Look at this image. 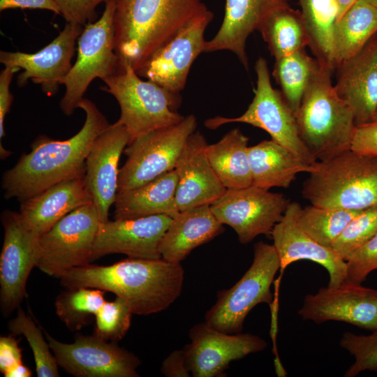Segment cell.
Returning a JSON list of instances; mask_svg holds the SVG:
<instances>
[{
	"instance_id": "cell-1",
	"label": "cell",
	"mask_w": 377,
	"mask_h": 377,
	"mask_svg": "<svg viewBox=\"0 0 377 377\" xmlns=\"http://www.w3.org/2000/svg\"><path fill=\"white\" fill-rule=\"evenodd\" d=\"M78 108L84 112L85 120L75 135L64 140L38 137L32 142L31 151L22 154L3 174L1 187L6 198L22 202L55 184L84 175L90 149L109 124L90 100L83 98Z\"/></svg>"
},
{
	"instance_id": "cell-2",
	"label": "cell",
	"mask_w": 377,
	"mask_h": 377,
	"mask_svg": "<svg viewBox=\"0 0 377 377\" xmlns=\"http://www.w3.org/2000/svg\"><path fill=\"white\" fill-rule=\"evenodd\" d=\"M66 288L88 287L124 300L133 314L149 315L169 307L181 295L184 270L163 258H128L110 265L88 264L59 276Z\"/></svg>"
},
{
	"instance_id": "cell-3",
	"label": "cell",
	"mask_w": 377,
	"mask_h": 377,
	"mask_svg": "<svg viewBox=\"0 0 377 377\" xmlns=\"http://www.w3.org/2000/svg\"><path fill=\"white\" fill-rule=\"evenodd\" d=\"M207 7L202 0H115V52L135 71L180 27Z\"/></svg>"
},
{
	"instance_id": "cell-4",
	"label": "cell",
	"mask_w": 377,
	"mask_h": 377,
	"mask_svg": "<svg viewBox=\"0 0 377 377\" xmlns=\"http://www.w3.org/2000/svg\"><path fill=\"white\" fill-rule=\"evenodd\" d=\"M332 72L320 64L295 113L300 136L317 161L351 149L356 128L351 107L332 84Z\"/></svg>"
},
{
	"instance_id": "cell-5",
	"label": "cell",
	"mask_w": 377,
	"mask_h": 377,
	"mask_svg": "<svg viewBox=\"0 0 377 377\" xmlns=\"http://www.w3.org/2000/svg\"><path fill=\"white\" fill-rule=\"evenodd\" d=\"M315 166L301 191L311 205L350 210L377 205V156L350 149Z\"/></svg>"
},
{
	"instance_id": "cell-6",
	"label": "cell",
	"mask_w": 377,
	"mask_h": 377,
	"mask_svg": "<svg viewBox=\"0 0 377 377\" xmlns=\"http://www.w3.org/2000/svg\"><path fill=\"white\" fill-rule=\"evenodd\" d=\"M103 82L105 84L103 89L119 105L118 121L126 128L129 142L148 132L177 124L184 117L175 111L180 104L179 94L142 80L128 64L120 66Z\"/></svg>"
},
{
	"instance_id": "cell-7",
	"label": "cell",
	"mask_w": 377,
	"mask_h": 377,
	"mask_svg": "<svg viewBox=\"0 0 377 377\" xmlns=\"http://www.w3.org/2000/svg\"><path fill=\"white\" fill-rule=\"evenodd\" d=\"M280 267L274 246L256 243L251 265L233 286L217 293L216 301L205 313V322L223 332H241L253 307L272 302L270 287Z\"/></svg>"
},
{
	"instance_id": "cell-8",
	"label": "cell",
	"mask_w": 377,
	"mask_h": 377,
	"mask_svg": "<svg viewBox=\"0 0 377 377\" xmlns=\"http://www.w3.org/2000/svg\"><path fill=\"white\" fill-rule=\"evenodd\" d=\"M115 0H108L101 17L86 24L78 38L77 59L61 84L66 90L60 108L71 116L96 78L101 80L119 68L115 52L114 15Z\"/></svg>"
},
{
	"instance_id": "cell-9",
	"label": "cell",
	"mask_w": 377,
	"mask_h": 377,
	"mask_svg": "<svg viewBox=\"0 0 377 377\" xmlns=\"http://www.w3.org/2000/svg\"><path fill=\"white\" fill-rule=\"evenodd\" d=\"M256 87L246 111L237 117L216 116L204 124L209 129L230 123H244L265 131L277 143L285 147L304 163L317 162L302 142L294 111L282 92L273 88L267 61L260 57L256 62Z\"/></svg>"
},
{
	"instance_id": "cell-10",
	"label": "cell",
	"mask_w": 377,
	"mask_h": 377,
	"mask_svg": "<svg viewBox=\"0 0 377 377\" xmlns=\"http://www.w3.org/2000/svg\"><path fill=\"white\" fill-rule=\"evenodd\" d=\"M196 118L185 116L177 124L141 135L124 152L126 160L119 169L117 193L140 186L172 170L190 135Z\"/></svg>"
},
{
	"instance_id": "cell-11",
	"label": "cell",
	"mask_w": 377,
	"mask_h": 377,
	"mask_svg": "<svg viewBox=\"0 0 377 377\" xmlns=\"http://www.w3.org/2000/svg\"><path fill=\"white\" fill-rule=\"evenodd\" d=\"M99 224L93 202L66 214L40 236L36 267L58 278L72 268L89 264Z\"/></svg>"
},
{
	"instance_id": "cell-12",
	"label": "cell",
	"mask_w": 377,
	"mask_h": 377,
	"mask_svg": "<svg viewBox=\"0 0 377 377\" xmlns=\"http://www.w3.org/2000/svg\"><path fill=\"white\" fill-rule=\"evenodd\" d=\"M213 17L207 8L191 18L145 61L136 71L138 75L179 94L193 63L205 52V32Z\"/></svg>"
},
{
	"instance_id": "cell-13",
	"label": "cell",
	"mask_w": 377,
	"mask_h": 377,
	"mask_svg": "<svg viewBox=\"0 0 377 377\" xmlns=\"http://www.w3.org/2000/svg\"><path fill=\"white\" fill-rule=\"evenodd\" d=\"M290 202L283 193L251 185L227 189L210 207L218 221L232 228L239 242L246 244L260 235H271Z\"/></svg>"
},
{
	"instance_id": "cell-14",
	"label": "cell",
	"mask_w": 377,
	"mask_h": 377,
	"mask_svg": "<svg viewBox=\"0 0 377 377\" xmlns=\"http://www.w3.org/2000/svg\"><path fill=\"white\" fill-rule=\"evenodd\" d=\"M45 337L58 365L76 377H138L141 364L133 353L116 342L103 340L94 334H79L74 342H61L46 331Z\"/></svg>"
},
{
	"instance_id": "cell-15",
	"label": "cell",
	"mask_w": 377,
	"mask_h": 377,
	"mask_svg": "<svg viewBox=\"0 0 377 377\" xmlns=\"http://www.w3.org/2000/svg\"><path fill=\"white\" fill-rule=\"evenodd\" d=\"M1 219L0 306L2 313L9 316L22 302L29 275L37 265L40 237L24 224L19 212L5 210Z\"/></svg>"
},
{
	"instance_id": "cell-16",
	"label": "cell",
	"mask_w": 377,
	"mask_h": 377,
	"mask_svg": "<svg viewBox=\"0 0 377 377\" xmlns=\"http://www.w3.org/2000/svg\"><path fill=\"white\" fill-rule=\"evenodd\" d=\"M191 342L184 347L187 364L194 377H215L223 374L232 361L265 350L266 341L249 333L228 334L206 322L189 331Z\"/></svg>"
},
{
	"instance_id": "cell-17",
	"label": "cell",
	"mask_w": 377,
	"mask_h": 377,
	"mask_svg": "<svg viewBox=\"0 0 377 377\" xmlns=\"http://www.w3.org/2000/svg\"><path fill=\"white\" fill-rule=\"evenodd\" d=\"M298 313L318 324L341 321L373 332L377 330V290L346 279L306 295Z\"/></svg>"
},
{
	"instance_id": "cell-18",
	"label": "cell",
	"mask_w": 377,
	"mask_h": 377,
	"mask_svg": "<svg viewBox=\"0 0 377 377\" xmlns=\"http://www.w3.org/2000/svg\"><path fill=\"white\" fill-rule=\"evenodd\" d=\"M83 28L66 22L59 35L39 51L34 53L1 51L0 62L4 66L22 70L17 77L19 86H24L31 80L39 84L47 96H52L57 93L59 85L72 67L75 42Z\"/></svg>"
},
{
	"instance_id": "cell-19",
	"label": "cell",
	"mask_w": 377,
	"mask_h": 377,
	"mask_svg": "<svg viewBox=\"0 0 377 377\" xmlns=\"http://www.w3.org/2000/svg\"><path fill=\"white\" fill-rule=\"evenodd\" d=\"M129 141L126 128L117 121L98 135L87 157L84 183L100 223L109 220V211L117 195L119 161Z\"/></svg>"
},
{
	"instance_id": "cell-20",
	"label": "cell",
	"mask_w": 377,
	"mask_h": 377,
	"mask_svg": "<svg viewBox=\"0 0 377 377\" xmlns=\"http://www.w3.org/2000/svg\"><path fill=\"white\" fill-rule=\"evenodd\" d=\"M172 219L169 214H157L100 223L92 261L112 253L135 258H161L160 244Z\"/></svg>"
},
{
	"instance_id": "cell-21",
	"label": "cell",
	"mask_w": 377,
	"mask_h": 377,
	"mask_svg": "<svg viewBox=\"0 0 377 377\" xmlns=\"http://www.w3.org/2000/svg\"><path fill=\"white\" fill-rule=\"evenodd\" d=\"M302 208L298 202H290L272 231L273 245L280 260V271L282 273L297 260H309L326 269L328 286H337L347 279L346 261L332 248L321 245L301 228L298 218Z\"/></svg>"
},
{
	"instance_id": "cell-22",
	"label": "cell",
	"mask_w": 377,
	"mask_h": 377,
	"mask_svg": "<svg viewBox=\"0 0 377 377\" xmlns=\"http://www.w3.org/2000/svg\"><path fill=\"white\" fill-rule=\"evenodd\" d=\"M204 135L195 131L188 138L175 165L177 186L175 203L178 211L211 205L227 190L207 157Z\"/></svg>"
},
{
	"instance_id": "cell-23",
	"label": "cell",
	"mask_w": 377,
	"mask_h": 377,
	"mask_svg": "<svg viewBox=\"0 0 377 377\" xmlns=\"http://www.w3.org/2000/svg\"><path fill=\"white\" fill-rule=\"evenodd\" d=\"M290 1L226 0L223 22L215 36L206 41L205 52H232L248 70L247 38L254 31H258L275 11L289 6Z\"/></svg>"
},
{
	"instance_id": "cell-24",
	"label": "cell",
	"mask_w": 377,
	"mask_h": 377,
	"mask_svg": "<svg viewBox=\"0 0 377 377\" xmlns=\"http://www.w3.org/2000/svg\"><path fill=\"white\" fill-rule=\"evenodd\" d=\"M334 70V87L351 107L356 126L369 121L377 111V34Z\"/></svg>"
},
{
	"instance_id": "cell-25",
	"label": "cell",
	"mask_w": 377,
	"mask_h": 377,
	"mask_svg": "<svg viewBox=\"0 0 377 377\" xmlns=\"http://www.w3.org/2000/svg\"><path fill=\"white\" fill-rule=\"evenodd\" d=\"M84 177L62 181L20 202L24 224L40 237L68 213L93 202Z\"/></svg>"
},
{
	"instance_id": "cell-26",
	"label": "cell",
	"mask_w": 377,
	"mask_h": 377,
	"mask_svg": "<svg viewBox=\"0 0 377 377\" xmlns=\"http://www.w3.org/2000/svg\"><path fill=\"white\" fill-rule=\"evenodd\" d=\"M223 224L213 214L210 205H204L172 216L161 244V258L180 263L195 248L222 233Z\"/></svg>"
},
{
	"instance_id": "cell-27",
	"label": "cell",
	"mask_w": 377,
	"mask_h": 377,
	"mask_svg": "<svg viewBox=\"0 0 377 377\" xmlns=\"http://www.w3.org/2000/svg\"><path fill=\"white\" fill-rule=\"evenodd\" d=\"M252 185L269 189L286 188L300 172H311L316 166L302 161L291 151L273 140L249 147Z\"/></svg>"
},
{
	"instance_id": "cell-28",
	"label": "cell",
	"mask_w": 377,
	"mask_h": 377,
	"mask_svg": "<svg viewBox=\"0 0 377 377\" xmlns=\"http://www.w3.org/2000/svg\"><path fill=\"white\" fill-rule=\"evenodd\" d=\"M177 175L172 170L131 190L117 193L114 219H128L157 214L173 216L178 212L175 203Z\"/></svg>"
},
{
	"instance_id": "cell-29",
	"label": "cell",
	"mask_w": 377,
	"mask_h": 377,
	"mask_svg": "<svg viewBox=\"0 0 377 377\" xmlns=\"http://www.w3.org/2000/svg\"><path fill=\"white\" fill-rule=\"evenodd\" d=\"M249 138L236 128L218 142L208 145L205 152L214 172L227 189L252 185L248 154Z\"/></svg>"
},
{
	"instance_id": "cell-30",
	"label": "cell",
	"mask_w": 377,
	"mask_h": 377,
	"mask_svg": "<svg viewBox=\"0 0 377 377\" xmlns=\"http://www.w3.org/2000/svg\"><path fill=\"white\" fill-rule=\"evenodd\" d=\"M377 34V8L355 2L337 21L333 34V68L355 55Z\"/></svg>"
},
{
	"instance_id": "cell-31",
	"label": "cell",
	"mask_w": 377,
	"mask_h": 377,
	"mask_svg": "<svg viewBox=\"0 0 377 377\" xmlns=\"http://www.w3.org/2000/svg\"><path fill=\"white\" fill-rule=\"evenodd\" d=\"M315 58L333 68V34L338 20L335 0H297Z\"/></svg>"
},
{
	"instance_id": "cell-32",
	"label": "cell",
	"mask_w": 377,
	"mask_h": 377,
	"mask_svg": "<svg viewBox=\"0 0 377 377\" xmlns=\"http://www.w3.org/2000/svg\"><path fill=\"white\" fill-rule=\"evenodd\" d=\"M275 59L309 47V36L300 10L290 6L275 11L258 30Z\"/></svg>"
},
{
	"instance_id": "cell-33",
	"label": "cell",
	"mask_w": 377,
	"mask_h": 377,
	"mask_svg": "<svg viewBox=\"0 0 377 377\" xmlns=\"http://www.w3.org/2000/svg\"><path fill=\"white\" fill-rule=\"evenodd\" d=\"M320 64L305 49L275 59L272 74L295 113Z\"/></svg>"
},
{
	"instance_id": "cell-34",
	"label": "cell",
	"mask_w": 377,
	"mask_h": 377,
	"mask_svg": "<svg viewBox=\"0 0 377 377\" xmlns=\"http://www.w3.org/2000/svg\"><path fill=\"white\" fill-rule=\"evenodd\" d=\"M361 211L325 208L310 204L302 208L298 223L312 239L331 248L348 223Z\"/></svg>"
},
{
	"instance_id": "cell-35",
	"label": "cell",
	"mask_w": 377,
	"mask_h": 377,
	"mask_svg": "<svg viewBox=\"0 0 377 377\" xmlns=\"http://www.w3.org/2000/svg\"><path fill=\"white\" fill-rule=\"evenodd\" d=\"M67 289L55 300L56 313L70 330H80L106 301L105 291L88 287Z\"/></svg>"
},
{
	"instance_id": "cell-36",
	"label": "cell",
	"mask_w": 377,
	"mask_h": 377,
	"mask_svg": "<svg viewBox=\"0 0 377 377\" xmlns=\"http://www.w3.org/2000/svg\"><path fill=\"white\" fill-rule=\"evenodd\" d=\"M8 327L13 334H22L27 339L33 352L37 376H59V365L47 340L22 309H18L16 316L8 322Z\"/></svg>"
},
{
	"instance_id": "cell-37",
	"label": "cell",
	"mask_w": 377,
	"mask_h": 377,
	"mask_svg": "<svg viewBox=\"0 0 377 377\" xmlns=\"http://www.w3.org/2000/svg\"><path fill=\"white\" fill-rule=\"evenodd\" d=\"M133 314L128 304L119 297L105 301L94 316L93 334L108 341L122 339L130 328Z\"/></svg>"
},
{
	"instance_id": "cell-38",
	"label": "cell",
	"mask_w": 377,
	"mask_h": 377,
	"mask_svg": "<svg viewBox=\"0 0 377 377\" xmlns=\"http://www.w3.org/2000/svg\"><path fill=\"white\" fill-rule=\"evenodd\" d=\"M377 232V205L355 216L334 241L332 250L343 260Z\"/></svg>"
},
{
	"instance_id": "cell-39",
	"label": "cell",
	"mask_w": 377,
	"mask_h": 377,
	"mask_svg": "<svg viewBox=\"0 0 377 377\" xmlns=\"http://www.w3.org/2000/svg\"><path fill=\"white\" fill-rule=\"evenodd\" d=\"M339 344L355 358L345 373L346 377H354L367 370L377 371V330L369 335L346 332Z\"/></svg>"
},
{
	"instance_id": "cell-40",
	"label": "cell",
	"mask_w": 377,
	"mask_h": 377,
	"mask_svg": "<svg viewBox=\"0 0 377 377\" xmlns=\"http://www.w3.org/2000/svg\"><path fill=\"white\" fill-rule=\"evenodd\" d=\"M345 261L346 279L356 283L364 282L371 272L377 270V232L351 253Z\"/></svg>"
},
{
	"instance_id": "cell-41",
	"label": "cell",
	"mask_w": 377,
	"mask_h": 377,
	"mask_svg": "<svg viewBox=\"0 0 377 377\" xmlns=\"http://www.w3.org/2000/svg\"><path fill=\"white\" fill-rule=\"evenodd\" d=\"M108 0H54L66 22L84 27L96 17V8Z\"/></svg>"
},
{
	"instance_id": "cell-42",
	"label": "cell",
	"mask_w": 377,
	"mask_h": 377,
	"mask_svg": "<svg viewBox=\"0 0 377 377\" xmlns=\"http://www.w3.org/2000/svg\"><path fill=\"white\" fill-rule=\"evenodd\" d=\"M351 149L377 156V111L369 121L356 126Z\"/></svg>"
},
{
	"instance_id": "cell-43",
	"label": "cell",
	"mask_w": 377,
	"mask_h": 377,
	"mask_svg": "<svg viewBox=\"0 0 377 377\" xmlns=\"http://www.w3.org/2000/svg\"><path fill=\"white\" fill-rule=\"evenodd\" d=\"M19 69L14 67L5 66L0 73V139L5 136L4 120L9 112L12 102L13 95L10 91V86L15 73Z\"/></svg>"
},
{
	"instance_id": "cell-44",
	"label": "cell",
	"mask_w": 377,
	"mask_h": 377,
	"mask_svg": "<svg viewBox=\"0 0 377 377\" xmlns=\"http://www.w3.org/2000/svg\"><path fill=\"white\" fill-rule=\"evenodd\" d=\"M22 350L17 340L11 335L0 337V371L6 373L11 367L22 363Z\"/></svg>"
},
{
	"instance_id": "cell-45",
	"label": "cell",
	"mask_w": 377,
	"mask_h": 377,
	"mask_svg": "<svg viewBox=\"0 0 377 377\" xmlns=\"http://www.w3.org/2000/svg\"><path fill=\"white\" fill-rule=\"evenodd\" d=\"M161 372L168 377L191 376L184 349L171 352L163 361Z\"/></svg>"
},
{
	"instance_id": "cell-46",
	"label": "cell",
	"mask_w": 377,
	"mask_h": 377,
	"mask_svg": "<svg viewBox=\"0 0 377 377\" xmlns=\"http://www.w3.org/2000/svg\"><path fill=\"white\" fill-rule=\"evenodd\" d=\"M15 8L47 10L60 15L54 0H0V11Z\"/></svg>"
},
{
	"instance_id": "cell-47",
	"label": "cell",
	"mask_w": 377,
	"mask_h": 377,
	"mask_svg": "<svg viewBox=\"0 0 377 377\" xmlns=\"http://www.w3.org/2000/svg\"><path fill=\"white\" fill-rule=\"evenodd\" d=\"M3 376L5 377H31L32 372L22 362L9 369L3 374Z\"/></svg>"
},
{
	"instance_id": "cell-48",
	"label": "cell",
	"mask_w": 377,
	"mask_h": 377,
	"mask_svg": "<svg viewBox=\"0 0 377 377\" xmlns=\"http://www.w3.org/2000/svg\"><path fill=\"white\" fill-rule=\"evenodd\" d=\"M338 7V20L357 0H335Z\"/></svg>"
},
{
	"instance_id": "cell-49",
	"label": "cell",
	"mask_w": 377,
	"mask_h": 377,
	"mask_svg": "<svg viewBox=\"0 0 377 377\" xmlns=\"http://www.w3.org/2000/svg\"><path fill=\"white\" fill-rule=\"evenodd\" d=\"M364 1L377 8V0H364Z\"/></svg>"
}]
</instances>
